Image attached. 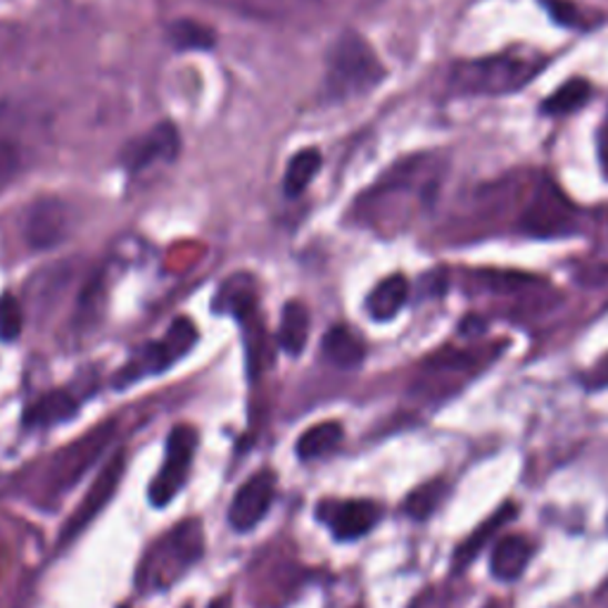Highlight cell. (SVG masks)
I'll return each mask as SVG.
<instances>
[{"label": "cell", "instance_id": "obj_32", "mask_svg": "<svg viewBox=\"0 0 608 608\" xmlns=\"http://www.w3.org/2000/svg\"><path fill=\"white\" fill-rule=\"evenodd\" d=\"M210 608H231V604H229V599H216Z\"/></svg>", "mask_w": 608, "mask_h": 608}, {"label": "cell", "instance_id": "obj_30", "mask_svg": "<svg viewBox=\"0 0 608 608\" xmlns=\"http://www.w3.org/2000/svg\"><path fill=\"white\" fill-rule=\"evenodd\" d=\"M24 328V312L22 304L14 295H0V341L12 343L20 337Z\"/></svg>", "mask_w": 608, "mask_h": 608}, {"label": "cell", "instance_id": "obj_29", "mask_svg": "<svg viewBox=\"0 0 608 608\" xmlns=\"http://www.w3.org/2000/svg\"><path fill=\"white\" fill-rule=\"evenodd\" d=\"M539 6L547 10V14L559 27L587 29L592 24V14L585 12L578 3H572V0H539Z\"/></svg>", "mask_w": 608, "mask_h": 608}, {"label": "cell", "instance_id": "obj_19", "mask_svg": "<svg viewBox=\"0 0 608 608\" xmlns=\"http://www.w3.org/2000/svg\"><path fill=\"white\" fill-rule=\"evenodd\" d=\"M321 352H324V359L341 368V371H352L364 364L366 359V345L357 331H352L349 326H333L321 341Z\"/></svg>", "mask_w": 608, "mask_h": 608}, {"label": "cell", "instance_id": "obj_28", "mask_svg": "<svg viewBox=\"0 0 608 608\" xmlns=\"http://www.w3.org/2000/svg\"><path fill=\"white\" fill-rule=\"evenodd\" d=\"M445 495L447 485L443 480H430L426 485H420L407 497V501H404V514L412 516L414 520H426L437 506H440Z\"/></svg>", "mask_w": 608, "mask_h": 608}, {"label": "cell", "instance_id": "obj_5", "mask_svg": "<svg viewBox=\"0 0 608 608\" xmlns=\"http://www.w3.org/2000/svg\"><path fill=\"white\" fill-rule=\"evenodd\" d=\"M545 64V58L518 50L459 62L449 74V89L459 95H506L530 83Z\"/></svg>", "mask_w": 608, "mask_h": 608}, {"label": "cell", "instance_id": "obj_18", "mask_svg": "<svg viewBox=\"0 0 608 608\" xmlns=\"http://www.w3.org/2000/svg\"><path fill=\"white\" fill-rule=\"evenodd\" d=\"M518 514V506L514 501H506L501 509H497L493 516H489L485 523H480V528L476 533H470L466 537V543L454 551L452 556V570L462 572L466 570L473 561H476V556L487 547V543H493L495 535L509 523L514 516Z\"/></svg>", "mask_w": 608, "mask_h": 608}, {"label": "cell", "instance_id": "obj_22", "mask_svg": "<svg viewBox=\"0 0 608 608\" xmlns=\"http://www.w3.org/2000/svg\"><path fill=\"white\" fill-rule=\"evenodd\" d=\"M77 402L70 393L53 391L37 402H31L24 412V426L29 428H53L64 420L74 418Z\"/></svg>", "mask_w": 608, "mask_h": 608}, {"label": "cell", "instance_id": "obj_16", "mask_svg": "<svg viewBox=\"0 0 608 608\" xmlns=\"http://www.w3.org/2000/svg\"><path fill=\"white\" fill-rule=\"evenodd\" d=\"M274 489H276V476L272 470H260L252 478H247L231 501V509H229L231 528L239 533L257 528L262 518L268 514V509H272Z\"/></svg>", "mask_w": 608, "mask_h": 608}, {"label": "cell", "instance_id": "obj_25", "mask_svg": "<svg viewBox=\"0 0 608 608\" xmlns=\"http://www.w3.org/2000/svg\"><path fill=\"white\" fill-rule=\"evenodd\" d=\"M343 426L337 420H326V424H316L310 430H304L297 440V456L302 462L324 459L331 452L343 443Z\"/></svg>", "mask_w": 608, "mask_h": 608}, {"label": "cell", "instance_id": "obj_3", "mask_svg": "<svg viewBox=\"0 0 608 608\" xmlns=\"http://www.w3.org/2000/svg\"><path fill=\"white\" fill-rule=\"evenodd\" d=\"M385 77V64L371 43L357 31H345L328 48L324 95L331 103H345L378 89Z\"/></svg>", "mask_w": 608, "mask_h": 608}, {"label": "cell", "instance_id": "obj_24", "mask_svg": "<svg viewBox=\"0 0 608 608\" xmlns=\"http://www.w3.org/2000/svg\"><path fill=\"white\" fill-rule=\"evenodd\" d=\"M321 164H324V155H321L318 148H302L288 160L283 174V191L288 197H300L307 185L316 179L321 172Z\"/></svg>", "mask_w": 608, "mask_h": 608}, {"label": "cell", "instance_id": "obj_17", "mask_svg": "<svg viewBox=\"0 0 608 608\" xmlns=\"http://www.w3.org/2000/svg\"><path fill=\"white\" fill-rule=\"evenodd\" d=\"M533 543L526 535H506L489 556V572L499 582H516L528 570L533 559Z\"/></svg>", "mask_w": 608, "mask_h": 608}, {"label": "cell", "instance_id": "obj_26", "mask_svg": "<svg viewBox=\"0 0 608 608\" xmlns=\"http://www.w3.org/2000/svg\"><path fill=\"white\" fill-rule=\"evenodd\" d=\"M589 98H592V87H589V81L570 79L564 83V87L556 89L539 110H543V114L547 116H566L585 108Z\"/></svg>", "mask_w": 608, "mask_h": 608}, {"label": "cell", "instance_id": "obj_4", "mask_svg": "<svg viewBox=\"0 0 608 608\" xmlns=\"http://www.w3.org/2000/svg\"><path fill=\"white\" fill-rule=\"evenodd\" d=\"M205 554V528L191 518L164 533L141 559L136 587L145 595L176 585Z\"/></svg>", "mask_w": 608, "mask_h": 608}, {"label": "cell", "instance_id": "obj_11", "mask_svg": "<svg viewBox=\"0 0 608 608\" xmlns=\"http://www.w3.org/2000/svg\"><path fill=\"white\" fill-rule=\"evenodd\" d=\"M124 464H126V456L124 452H114L108 464L103 466V470L98 473V478L91 483L87 497L81 499V504L74 509V514L67 518V526L60 535V543L67 545L72 543V539L83 530L91 526V520L105 509V506L110 504V499L114 497L116 487H120V480L124 476Z\"/></svg>", "mask_w": 608, "mask_h": 608}, {"label": "cell", "instance_id": "obj_27", "mask_svg": "<svg viewBox=\"0 0 608 608\" xmlns=\"http://www.w3.org/2000/svg\"><path fill=\"white\" fill-rule=\"evenodd\" d=\"M169 41L179 50H212L216 45V33L212 27L202 24L191 17H183L169 27Z\"/></svg>", "mask_w": 608, "mask_h": 608}, {"label": "cell", "instance_id": "obj_20", "mask_svg": "<svg viewBox=\"0 0 608 608\" xmlns=\"http://www.w3.org/2000/svg\"><path fill=\"white\" fill-rule=\"evenodd\" d=\"M412 285L407 276L393 274L374 285V291L366 297V312L374 321H391L395 318L404 304L409 302Z\"/></svg>", "mask_w": 608, "mask_h": 608}, {"label": "cell", "instance_id": "obj_6", "mask_svg": "<svg viewBox=\"0 0 608 608\" xmlns=\"http://www.w3.org/2000/svg\"><path fill=\"white\" fill-rule=\"evenodd\" d=\"M112 440L114 424L108 420V424H100L91 433L81 435L79 440L64 445L48 459L37 487H33V497L39 501L62 499L100 462Z\"/></svg>", "mask_w": 608, "mask_h": 608}, {"label": "cell", "instance_id": "obj_21", "mask_svg": "<svg viewBox=\"0 0 608 608\" xmlns=\"http://www.w3.org/2000/svg\"><path fill=\"white\" fill-rule=\"evenodd\" d=\"M212 310L219 314H231L241 318L243 314L257 310V283L250 274H233L222 283L212 302Z\"/></svg>", "mask_w": 608, "mask_h": 608}, {"label": "cell", "instance_id": "obj_1", "mask_svg": "<svg viewBox=\"0 0 608 608\" xmlns=\"http://www.w3.org/2000/svg\"><path fill=\"white\" fill-rule=\"evenodd\" d=\"M440 183V166L433 158H414L393 169L376 189L362 200L368 224L378 229H402L416 210L430 205Z\"/></svg>", "mask_w": 608, "mask_h": 608}, {"label": "cell", "instance_id": "obj_2", "mask_svg": "<svg viewBox=\"0 0 608 608\" xmlns=\"http://www.w3.org/2000/svg\"><path fill=\"white\" fill-rule=\"evenodd\" d=\"M499 345H485L473 349L443 347L433 352L416 368L409 383L412 397L430 404V407L452 399L499 357Z\"/></svg>", "mask_w": 608, "mask_h": 608}, {"label": "cell", "instance_id": "obj_10", "mask_svg": "<svg viewBox=\"0 0 608 608\" xmlns=\"http://www.w3.org/2000/svg\"><path fill=\"white\" fill-rule=\"evenodd\" d=\"M197 449V433L191 426H176L166 437V454L160 473L150 483L152 506H166L185 485Z\"/></svg>", "mask_w": 608, "mask_h": 608}, {"label": "cell", "instance_id": "obj_14", "mask_svg": "<svg viewBox=\"0 0 608 608\" xmlns=\"http://www.w3.org/2000/svg\"><path fill=\"white\" fill-rule=\"evenodd\" d=\"M27 114L14 103H0V191L22 174L29 162Z\"/></svg>", "mask_w": 608, "mask_h": 608}, {"label": "cell", "instance_id": "obj_31", "mask_svg": "<svg viewBox=\"0 0 608 608\" xmlns=\"http://www.w3.org/2000/svg\"><path fill=\"white\" fill-rule=\"evenodd\" d=\"M597 155H599L601 172L608 179V129L606 126L599 131V136H597Z\"/></svg>", "mask_w": 608, "mask_h": 608}, {"label": "cell", "instance_id": "obj_8", "mask_svg": "<svg viewBox=\"0 0 608 608\" xmlns=\"http://www.w3.org/2000/svg\"><path fill=\"white\" fill-rule=\"evenodd\" d=\"M197 343V328L191 318H176L169 331L164 333L162 341H155L145 345L136 357H133L116 376V385L136 383L145 376L164 374L172 368L179 359H183Z\"/></svg>", "mask_w": 608, "mask_h": 608}, {"label": "cell", "instance_id": "obj_7", "mask_svg": "<svg viewBox=\"0 0 608 608\" xmlns=\"http://www.w3.org/2000/svg\"><path fill=\"white\" fill-rule=\"evenodd\" d=\"M516 226L523 235L537 241L568 239L580 229V210L551 179H539L518 214Z\"/></svg>", "mask_w": 608, "mask_h": 608}, {"label": "cell", "instance_id": "obj_23", "mask_svg": "<svg viewBox=\"0 0 608 608\" xmlns=\"http://www.w3.org/2000/svg\"><path fill=\"white\" fill-rule=\"evenodd\" d=\"M310 337V310L307 304L297 300L288 302L281 314V326H278V345L283 352H288L291 357L302 354L304 345H307Z\"/></svg>", "mask_w": 608, "mask_h": 608}, {"label": "cell", "instance_id": "obj_15", "mask_svg": "<svg viewBox=\"0 0 608 608\" xmlns=\"http://www.w3.org/2000/svg\"><path fill=\"white\" fill-rule=\"evenodd\" d=\"M383 511L376 501L368 499H345L324 501L318 509V518L331 528L333 537L341 543H354L376 528Z\"/></svg>", "mask_w": 608, "mask_h": 608}, {"label": "cell", "instance_id": "obj_9", "mask_svg": "<svg viewBox=\"0 0 608 608\" xmlns=\"http://www.w3.org/2000/svg\"><path fill=\"white\" fill-rule=\"evenodd\" d=\"M466 293L473 297H489V300H504L516 302L518 307L528 304V307H537V304H549L554 295V285L545 278L520 272H501V268H480L466 276Z\"/></svg>", "mask_w": 608, "mask_h": 608}, {"label": "cell", "instance_id": "obj_12", "mask_svg": "<svg viewBox=\"0 0 608 608\" xmlns=\"http://www.w3.org/2000/svg\"><path fill=\"white\" fill-rule=\"evenodd\" d=\"M181 152V133L176 124L172 122H160L152 129H148L141 136L131 139L122 152L120 162L126 172L141 174L148 166L158 162H174Z\"/></svg>", "mask_w": 608, "mask_h": 608}, {"label": "cell", "instance_id": "obj_13", "mask_svg": "<svg viewBox=\"0 0 608 608\" xmlns=\"http://www.w3.org/2000/svg\"><path fill=\"white\" fill-rule=\"evenodd\" d=\"M22 231L31 250H53L70 233V210L60 197L33 200L27 207Z\"/></svg>", "mask_w": 608, "mask_h": 608}]
</instances>
